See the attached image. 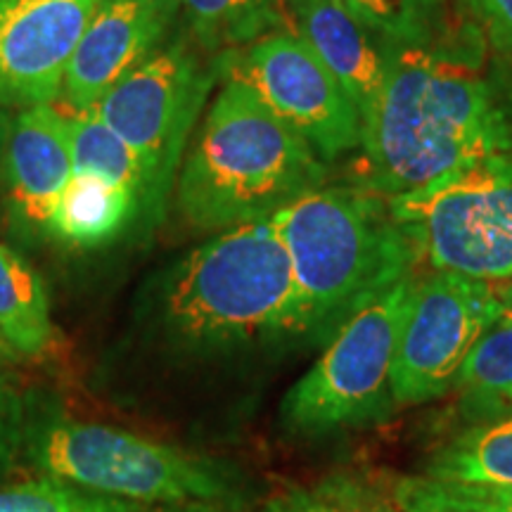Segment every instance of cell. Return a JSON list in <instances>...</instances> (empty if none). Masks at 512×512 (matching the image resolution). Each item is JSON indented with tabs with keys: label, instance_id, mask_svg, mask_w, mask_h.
<instances>
[{
	"label": "cell",
	"instance_id": "cell-1",
	"mask_svg": "<svg viewBox=\"0 0 512 512\" xmlns=\"http://www.w3.org/2000/svg\"><path fill=\"white\" fill-rule=\"evenodd\" d=\"M356 185L382 197L420 190L453 171L512 150V95L475 60L439 41L389 50V69L363 121Z\"/></svg>",
	"mask_w": 512,
	"mask_h": 512
},
{
	"label": "cell",
	"instance_id": "cell-2",
	"mask_svg": "<svg viewBox=\"0 0 512 512\" xmlns=\"http://www.w3.org/2000/svg\"><path fill=\"white\" fill-rule=\"evenodd\" d=\"M271 221L292 264L290 339L328 342L351 313L422 266L387 197L356 183L306 192Z\"/></svg>",
	"mask_w": 512,
	"mask_h": 512
},
{
	"label": "cell",
	"instance_id": "cell-3",
	"mask_svg": "<svg viewBox=\"0 0 512 512\" xmlns=\"http://www.w3.org/2000/svg\"><path fill=\"white\" fill-rule=\"evenodd\" d=\"M328 162L283 124L245 83L226 79L176 181V204L197 230L271 219L323 188Z\"/></svg>",
	"mask_w": 512,
	"mask_h": 512
},
{
	"label": "cell",
	"instance_id": "cell-4",
	"mask_svg": "<svg viewBox=\"0 0 512 512\" xmlns=\"http://www.w3.org/2000/svg\"><path fill=\"white\" fill-rule=\"evenodd\" d=\"M294 278L271 219L221 230L166 275L164 330L190 351H230L290 339Z\"/></svg>",
	"mask_w": 512,
	"mask_h": 512
},
{
	"label": "cell",
	"instance_id": "cell-5",
	"mask_svg": "<svg viewBox=\"0 0 512 512\" xmlns=\"http://www.w3.org/2000/svg\"><path fill=\"white\" fill-rule=\"evenodd\" d=\"M22 453L43 477L155 508L214 510L240 501V475L117 427L69 418H29Z\"/></svg>",
	"mask_w": 512,
	"mask_h": 512
},
{
	"label": "cell",
	"instance_id": "cell-6",
	"mask_svg": "<svg viewBox=\"0 0 512 512\" xmlns=\"http://www.w3.org/2000/svg\"><path fill=\"white\" fill-rule=\"evenodd\" d=\"M418 273L375 294L339 325L318 361L285 394L280 420L287 432L320 439L377 425L396 411V344Z\"/></svg>",
	"mask_w": 512,
	"mask_h": 512
},
{
	"label": "cell",
	"instance_id": "cell-7",
	"mask_svg": "<svg viewBox=\"0 0 512 512\" xmlns=\"http://www.w3.org/2000/svg\"><path fill=\"white\" fill-rule=\"evenodd\" d=\"M221 79V57L204 60L188 38L166 41L128 72L93 112L136 152L145 176L140 226L162 223L197 119Z\"/></svg>",
	"mask_w": 512,
	"mask_h": 512
},
{
	"label": "cell",
	"instance_id": "cell-8",
	"mask_svg": "<svg viewBox=\"0 0 512 512\" xmlns=\"http://www.w3.org/2000/svg\"><path fill=\"white\" fill-rule=\"evenodd\" d=\"M387 200L427 271L512 278V150Z\"/></svg>",
	"mask_w": 512,
	"mask_h": 512
},
{
	"label": "cell",
	"instance_id": "cell-9",
	"mask_svg": "<svg viewBox=\"0 0 512 512\" xmlns=\"http://www.w3.org/2000/svg\"><path fill=\"white\" fill-rule=\"evenodd\" d=\"M501 313L494 285L453 271L415 275L396 344V408L444 399L477 339Z\"/></svg>",
	"mask_w": 512,
	"mask_h": 512
},
{
	"label": "cell",
	"instance_id": "cell-10",
	"mask_svg": "<svg viewBox=\"0 0 512 512\" xmlns=\"http://www.w3.org/2000/svg\"><path fill=\"white\" fill-rule=\"evenodd\" d=\"M221 76L252 91L325 162L363 145L356 102L294 31H273L242 53H221Z\"/></svg>",
	"mask_w": 512,
	"mask_h": 512
},
{
	"label": "cell",
	"instance_id": "cell-11",
	"mask_svg": "<svg viewBox=\"0 0 512 512\" xmlns=\"http://www.w3.org/2000/svg\"><path fill=\"white\" fill-rule=\"evenodd\" d=\"M98 0H0V107L60 98L69 62Z\"/></svg>",
	"mask_w": 512,
	"mask_h": 512
},
{
	"label": "cell",
	"instance_id": "cell-12",
	"mask_svg": "<svg viewBox=\"0 0 512 512\" xmlns=\"http://www.w3.org/2000/svg\"><path fill=\"white\" fill-rule=\"evenodd\" d=\"M178 12V0H98L57 100L72 114L93 110L128 72L169 41Z\"/></svg>",
	"mask_w": 512,
	"mask_h": 512
},
{
	"label": "cell",
	"instance_id": "cell-13",
	"mask_svg": "<svg viewBox=\"0 0 512 512\" xmlns=\"http://www.w3.org/2000/svg\"><path fill=\"white\" fill-rule=\"evenodd\" d=\"M74 176L67 114L36 105L10 119L3 152V188L15 228L48 235L57 202Z\"/></svg>",
	"mask_w": 512,
	"mask_h": 512
},
{
	"label": "cell",
	"instance_id": "cell-14",
	"mask_svg": "<svg viewBox=\"0 0 512 512\" xmlns=\"http://www.w3.org/2000/svg\"><path fill=\"white\" fill-rule=\"evenodd\" d=\"M297 34L354 98L363 121L380 98L389 69L387 43L339 0H285Z\"/></svg>",
	"mask_w": 512,
	"mask_h": 512
},
{
	"label": "cell",
	"instance_id": "cell-15",
	"mask_svg": "<svg viewBox=\"0 0 512 512\" xmlns=\"http://www.w3.org/2000/svg\"><path fill=\"white\" fill-rule=\"evenodd\" d=\"M138 221V200L102 178L74 174L50 219L48 238L79 249L105 247Z\"/></svg>",
	"mask_w": 512,
	"mask_h": 512
},
{
	"label": "cell",
	"instance_id": "cell-16",
	"mask_svg": "<svg viewBox=\"0 0 512 512\" xmlns=\"http://www.w3.org/2000/svg\"><path fill=\"white\" fill-rule=\"evenodd\" d=\"M420 475L439 482L512 489V415L467 422L432 453Z\"/></svg>",
	"mask_w": 512,
	"mask_h": 512
},
{
	"label": "cell",
	"instance_id": "cell-17",
	"mask_svg": "<svg viewBox=\"0 0 512 512\" xmlns=\"http://www.w3.org/2000/svg\"><path fill=\"white\" fill-rule=\"evenodd\" d=\"M467 422L512 415V311L503 309L477 339L453 384Z\"/></svg>",
	"mask_w": 512,
	"mask_h": 512
},
{
	"label": "cell",
	"instance_id": "cell-18",
	"mask_svg": "<svg viewBox=\"0 0 512 512\" xmlns=\"http://www.w3.org/2000/svg\"><path fill=\"white\" fill-rule=\"evenodd\" d=\"M0 335L17 358L43 356L55 337L41 275L5 245H0Z\"/></svg>",
	"mask_w": 512,
	"mask_h": 512
},
{
	"label": "cell",
	"instance_id": "cell-19",
	"mask_svg": "<svg viewBox=\"0 0 512 512\" xmlns=\"http://www.w3.org/2000/svg\"><path fill=\"white\" fill-rule=\"evenodd\" d=\"M197 46L221 55L283 29L285 0H178Z\"/></svg>",
	"mask_w": 512,
	"mask_h": 512
},
{
	"label": "cell",
	"instance_id": "cell-20",
	"mask_svg": "<svg viewBox=\"0 0 512 512\" xmlns=\"http://www.w3.org/2000/svg\"><path fill=\"white\" fill-rule=\"evenodd\" d=\"M74 174L102 178L119 185L138 200V216L145 197V176L136 152L121 140L93 110L67 114Z\"/></svg>",
	"mask_w": 512,
	"mask_h": 512
},
{
	"label": "cell",
	"instance_id": "cell-21",
	"mask_svg": "<svg viewBox=\"0 0 512 512\" xmlns=\"http://www.w3.org/2000/svg\"><path fill=\"white\" fill-rule=\"evenodd\" d=\"M370 31L399 48L444 41L446 0H339Z\"/></svg>",
	"mask_w": 512,
	"mask_h": 512
},
{
	"label": "cell",
	"instance_id": "cell-22",
	"mask_svg": "<svg viewBox=\"0 0 512 512\" xmlns=\"http://www.w3.org/2000/svg\"><path fill=\"white\" fill-rule=\"evenodd\" d=\"M261 512H401L389 491L354 475H330L271 498Z\"/></svg>",
	"mask_w": 512,
	"mask_h": 512
},
{
	"label": "cell",
	"instance_id": "cell-23",
	"mask_svg": "<svg viewBox=\"0 0 512 512\" xmlns=\"http://www.w3.org/2000/svg\"><path fill=\"white\" fill-rule=\"evenodd\" d=\"M389 494L401 512H512V489L439 482L425 475L396 477Z\"/></svg>",
	"mask_w": 512,
	"mask_h": 512
},
{
	"label": "cell",
	"instance_id": "cell-24",
	"mask_svg": "<svg viewBox=\"0 0 512 512\" xmlns=\"http://www.w3.org/2000/svg\"><path fill=\"white\" fill-rule=\"evenodd\" d=\"M0 512H174L100 496L60 479H36L0 489Z\"/></svg>",
	"mask_w": 512,
	"mask_h": 512
},
{
	"label": "cell",
	"instance_id": "cell-25",
	"mask_svg": "<svg viewBox=\"0 0 512 512\" xmlns=\"http://www.w3.org/2000/svg\"><path fill=\"white\" fill-rule=\"evenodd\" d=\"M479 36L503 55H512V0H458Z\"/></svg>",
	"mask_w": 512,
	"mask_h": 512
},
{
	"label": "cell",
	"instance_id": "cell-26",
	"mask_svg": "<svg viewBox=\"0 0 512 512\" xmlns=\"http://www.w3.org/2000/svg\"><path fill=\"white\" fill-rule=\"evenodd\" d=\"M27 422L29 418L19 394L8 382L0 380V460L22 451Z\"/></svg>",
	"mask_w": 512,
	"mask_h": 512
},
{
	"label": "cell",
	"instance_id": "cell-27",
	"mask_svg": "<svg viewBox=\"0 0 512 512\" xmlns=\"http://www.w3.org/2000/svg\"><path fill=\"white\" fill-rule=\"evenodd\" d=\"M491 285H494V292L503 309L512 311V278L503 280V283H491Z\"/></svg>",
	"mask_w": 512,
	"mask_h": 512
},
{
	"label": "cell",
	"instance_id": "cell-28",
	"mask_svg": "<svg viewBox=\"0 0 512 512\" xmlns=\"http://www.w3.org/2000/svg\"><path fill=\"white\" fill-rule=\"evenodd\" d=\"M8 128H10V117L5 112H0V183H3V152H5V140H8Z\"/></svg>",
	"mask_w": 512,
	"mask_h": 512
},
{
	"label": "cell",
	"instance_id": "cell-29",
	"mask_svg": "<svg viewBox=\"0 0 512 512\" xmlns=\"http://www.w3.org/2000/svg\"><path fill=\"white\" fill-rule=\"evenodd\" d=\"M0 358H5V361H8V363H12V361H17L15 351H12V349L8 347V342H5V339H3V335H0Z\"/></svg>",
	"mask_w": 512,
	"mask_h": 512
},
{
	"label": "cell",
	"instance_id": "cell-30",
	"mask_svg": "<svg viewBox=\"0 0 512 512\" xmlns=\"http://www.w3.org/2000/svg\"><path fill=\"white\" fill-rule=\"evenodd\" d=\"M5 363H8V361H5V358H0V368H3V366H5Z\"/></svg>",
	"mask_w": 512,
	"mask_h": 512
}]
</instances>
